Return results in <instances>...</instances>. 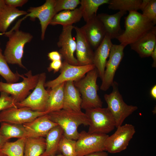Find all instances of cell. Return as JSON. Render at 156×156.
Here are the masks:
<instances>
[{
	"instance_id": "obj_1",
	"label": "cell",
	"mask_w": 156,
	"mask_h": 156,
	"mask_svg": "<svg viewBox=\"0 0 156 156\" xmlns=\"http://www.w3.org/2000/svg\"><path fill=\"white\" fill-rule=\"evenodd\" d=\"M25 18L19 20L10 30L0 34H4L9 39L6 43L3 54L7 63L17 64L25 69L22 62L24 49L25 44L31 40L33 36L29 33L19 29L21 22Z\"/></svg>"
},
{
	"instance_id": "obj_2",
	"label": "cell",
	"mask_w": 156,
	"mask_h": 156,
	"mask_svg": "<svg viewBox=\"0 0 156 156\" xmlns=\"http://www.w3.org/2000/svg\"><path fill=\"white\" fill-rule=\"evenodd\" d=\"M49 119L63 129V135L69 139L76 140L79 133L78 127L81 125L89 126L90 122L85 113L81 111L62 109L47 114Z\"/></svg>"
},
{
	"instance_id": "obj_3",
	"label": "cell",
	"mask_w": 156,
	"mask_h": 156,
	"mask_svg": "<svg viewBox=\"0 0 156 156\" xmlns=\"http://www.w3.org/2000/svg\"><path fill=\"white\" fill-rule=\"evenodd\" d=\"M125 19V29L116 39L125 47L138 41L155 26L152 22L137 11L129 12Z\"/></svg>"
},
{
	"instance_id": "obj_4",
	"label": "cell",
	"mask_w": 156,
	"mask_h": 156,
	"mask_svg": "<svg viewBox=\"0 0 156 156\" xmlns=\"http://www.w3.org/2000/svg\"><path fill=\"white\" fill-rule=\"evenodd\" d=\"M99 77L96 69L91 70L81 79L74 82L81 95V108L85 110L102 107L103 102L98 94L97 80Z\"/></svg>"
},
{
	"instance_id": "obj_5",
	"label": "cell",
	"mask_w": 156,
	"mask_h": 156,
	"mask_svg": "<svg viewBox=\"0 0 156 156\" xmlns=\"http://www.w3.org/2000/svg\"><path fill=\"white\" fill-rule=\"evenodd\" d=\"M113 90L109 94L104 97L108 109L114 119L116 127L122 125L125 119L138 109L136 106L127 105L124 101L118 87V84L114 81Z\"/></svg>"
},
{
	"instance_id": "obj_6",
	"label": "cell",
	"mask_w": 156,
	"mask_h": 156,
	"mask_svg": "<svg viewBox=\"0 0 156 156\" xmlns=\"http://www.w3.org/2000/svg\"><path fill=\"white\" fill-rule=\"evenodd\" d=\"M24 75L19 74L23 80L19 83H8L0 81V92H5L14 99L16 103L22 102L31 93L30 91L34 89L39 79V74L33 75L30 70Z\"/></svg>"
},
{
	"instance_id": "obj_7",
	"label": "cell",
	"mask_w": 156,
	"mask_h": 156,
	"mask_svg": "<svg viewBox=\"0 0 156 156\" xmlns=\"http://www.w3.org/2000/svg\"><path fill=\"white\" fill-rule=\"evenodd\" d=\"M85 111L90 122L88 133L107 134L116 127L114 118L107 107H96Z\"/></svg>"
},
{
	"instance_id": "obj_8",
	"label": "cell",
	"mask_w": 156,
	"mask_h": 156,
	"mask_svg": "<svg viewBox=\"0 0 156 156\" xmlns=\"http://www.w3.org/2000/svg\"><path fill=\"white\" fill-rule=\"evenodd\" d=\"M46 79L45 73L39 74L37 84L33 92L23 101L16 103V107H27L34 111L46 112L49 95V89L46 90L44 86Z\"/></svg>"
},
{
	"instance_id": "obj_9",
	"label": "cell",
	"mask_w": 156,
	"mask_h": 156,
	"mask_svg": "<svg viewBox=\"0 0 156 156\" xmlns=\"http://www.w3.org/2000/svg\"><path fill=\"white\" fill-rule=\"evenodd\" d=\"M117 128L113 134L108 136L104 143L105 151L110 153L125 150L135 132V127L131 124H126Z\"/></svg>"
},
{
	"instance_id": "obj_10",
	"label": "cell",
	"mask_w": 156,
	"mask_h": 156,
	"mask_svg": "<svg viewBox=\"0 0 156 156\" xmlns=\"http://www.w3.org/2000/svg\"><path fill=\"white\" fill-rule=\"evenodd\" d=\"M107 134L90 133L83 131L76 140L77 156H85L95 152L105 151L104 143Z\"/></svg>"
},
{
	"instance_id": "obj_11",
	"label": "cell",
	"mask_w": 156,
	"mask_h": 156,
	"mask_svg": "<svg viewBox=\"0 0 156 156\" xmlns=\"http://www.w3.org/2000/svg\"><path fill=\"white\" fill-rule=\"evenodd\" d=\"M95 68L94 64L75 66L64 60L60 70V75L55 79L46 82L45 87L51 89L67 81H77L83 77L89 71Z\"/></svg>"
},
{
	"instance_id": "obj_12",
	"label": "cell",
	"mask_w": 156,
	"mask_h": 156,
	"mask_svg": "<svg viewBox=\"0 0 156 156\" xmlns=\"http://www.w3.org/2000/svg\"><path fill=\"white\" fill-rule=\"evenodd\" d=\"M126 47L120 44H113L107 61L103 78L100 86L101 90L105 91L112 86L116 71L124 56V50Z\"/></svg>"
},
{
	"instance_id": "obj_13",
	"label": "cell",
	"mask_w": 156,
	"mask_h": 156,
	"mask_svg": "<svg viewBox=\"0 0 156 156\" xmlns=\"http://www.w3.org/2000/svg\"><path fill=\"white\" fill-rule=\"evenodd\" d=\"M47 113L31 110L27 107H11L0 112V123L23 125Z\"/></svg>"
},
{
	"instance_id": "obj_14",
	"label": "cell",
	"mask_w": 156,
	"mask_h": 156,
	"mask_svg": "<svg viewBox=\"0 0 156 156\" xmlns=\"http://www.w3.org/2000/svg\"><path fill=\"white\" fill-rule=\"evenodd\" d=\"M74 26L73 25L63 26L57 44L60 48L59 52L64 61L70 64L79 66L74 55L76 42L72 37V32Z\"/></svg>"
},
{
	"instance_id": "obj_15",
	"label": "cell",
	"mask_w": 156,
	"mask_h": 156,
	"mask_svg": "<svg viewBox=\"0 0 156 156\" xmlns=\"http://www.w3.org/2000/svg\"><path fill=\"white\" fill-rule=\"evenodd\" d=\"M55 0H46L42 5L36 7H31L27 10L29 12L25 15L29 16L31 20L38 19L41 27V38H44L46 31L52 18L56 14L55 10Z\"/></svg>"
},
{
	"instance_id": "obj_16",
	"label": "cell",
	"mask_w": 156,
	"mask_h": 156,
	"mask_svg": "<svg viewBox=\"0 0 156 156\" xmlns=\"http://www.w3.org/2000/svg\"><path fill=\"white\" fill-rule=\"evenodd\" d=\"M74 29L76 32V59L79 66L93 64L94 52L83 30L77 26H74Z\"/></svg>"
},
{
	"instance_id": "obj_17",
	"label": "cell",
	"mask_w": 156,
	"mask_h": 156,
	"mask_svg": "<svg viewBox=\"0 0 156 156\" xmlns=\"http://www.w3.org/2000/svg\"><path fill=\"white\" fill-rule=\"evenodd\" d=\"M91 47L96 49L106 36L105 29L102 22L94 16L81 27Z\"/></svg>"
},
{
	"instance_id": "obj_18",
	"label": "cell",
	"mask_w": 156,
	"mask_h": 156,
	"mask_svg": "<svg viewBox=\"0 0 156 156\" xmlns=\"http://www.w3.org/2000/svg\"><path fill=\"white\" fill-rule=\"evenodd\" d=\"M23 125L26 131L27 138L46 136L51 129L58 125L49 119L47 114Z\"/></svg>"
},
{
	"instance_id": "obj_19",
	"label": "cell",
	"mask_w": 156,
	"mask_h": 156,
	"mask_svg": "<svg viewBox=\"0 0 156 156\" xmlns=\"http://www.w3.org/2000/svg\"><path fill=\"white\" fill-rule=\"evenodd\" d=\"M127 12L119 11L113 14L101 13L97 15L102 23L106 32V35L111 40L116 39L124 31L122 29L120 21L122 17Z\"/></svg>"
},
{
	"instance_id": "obj_20",
	"label": "cell",
	"mask_w": 156,
	"mask_h": 156,
	"mask_svg": "<svg viewBox=\"0 0 156 156\" xmlns=\"http://www.w3.org/2000/svg\"><path fill=\"white\" fill-rule=\"evenodd\" d=\"M111 40L106 35L94 52L93 64L96 69L99 77L102 79L107 59L109 57L113 45Z\"/></svg>"
},
{
	"instance_id": "obj_21",
	"label": "cell",
	"mask_w": 156,
	"mask_h": 156,
	"mask_svg": "<svg viewBox=\"0 0 156 156\" xmlns=\"http://www.w3.org/2000/svg\"><path fill=\"white\" fill-rule=\"evenodd\" d=\"M131 48L142 58L151 56L156 46V27L134 43L130 44Z\"/></svg>"
},
{
	"instance_id": "obj_22",
	"label": "cell",
	"mask_w": 156,
	"mask_h": 156,
	"mask_svg": "<svg viewBox=\"0 0 156 156\" xmlns=\"http://www.w3.org/2000/svg\"><path fill=\"white\" fill-rule=\"evenodd\" d=\"M81 98L74 82L68 81L65 82L64 99L63 109L81 111Z\"/></svg>"
},
{
	"instance_id": "obj_23",
	"label": "cell",
	"mask_w": 156,
	"mask_h": 156,
	"mask_svg": "<svg viewBox=\"0 0 156 156\" xmlns=\"http://www.w3.org/2000/svg\"><path fill=\"white\" fill-rule=\"evenodd\" d=\"M65 83L64 82L48 89L49 95L45 111L47 114L63 109Z\"/></svg>"
},
{
	"instance_id": "obj_24",
	"label": "cell",
	"mask_w": 156,
	"mask_h": 156,
	"mask_svg": "<svg viewBox=\"0 0 156 156\" xmlns=\"http://www.w3.org/2000/svg\"><path fill=\"white\" fill-rule=\"evenodd\" d=\"M82 17V10L80 6L73 10L62 11L56 14L49 24L52 25H60L63 26L73 25V23L79 22Z\"/></svg>"
},
{
	"instance_id": "obj_25",
	"label": "cell",
	"mask_w": 156,
	"mask_h": 156,
	"mask_svg": "<svg viewBox=\"0 0 156 156\" xmlns=\"http://www.w3.org/2000/svg\"><path fill=\"white\" fill-rule=\"evenodd\" d=\"M62 129L57 125L51 129L46 135V148L40 156H53L58 151L59 144L63 135Z\"/></svg>"
},
{
	"instance_id": "obj_26",
	"label": "cell",
	"mask_w": 156,
	"mask_h": 156,
	"mask_svg": "<svg viewBox=\"0 0 156 156\" xmlns=\"http://www.w3.org/2000/svg\"><path fill=\"white\" fill-rule=\"evenodd\" d=\"M28 13L6 5L0 14V32L1 34L7 31L11 23L17 18L22 15H26Z\"/></svg>"
},
{
	"instance_id": "obj_27",
	"label": "cell",
	"mask_w": 156,
	"mask_h": 156,
	"mask_svg": "<svg viewBox=\"0 0 156 156\" xmlns=\"http://www.w3.org/2000/svg\"><path fill=\"white\" fill-rule=\"evenodd\" d=\"M45 148V139L43 137L27 138L24 156H40Z\"/></svg>"
},
{
	"instance_id": "obj_28",
	"label": "cell",
	"mask_w": 156,
	"mask_h": 156,
	"mask_svg": "<svg viewBox=\"0 0 156 156\" xmlns=\"http://www.w3.org/2000/svg\"><path fill=\"white\" fill-rule=\"evenodd\" d=\"M0 135L7 140L13 138L19 139L27 137L26 131L23 125L5 122L1 123Z\"/></svg>"
},
{
	"instance_id": "obj_29",
	"label": "cell",
	"mask_w": 156,
	"mask_h": 156,
	"mask_svg": "<svg viewBox=\"0 0 156 156\" xmlns=\"http://www.w3.org/2000/svg\"><path fill=\"white\" fill-rule=\"evenodd\" d=\"M109 0H81V7L82 12V17L86 22L94 16L97 15L98 8L104 4H108Z\"/></svg>"
},
{
	"instance_id": "obj_30",
	"label": "cell",
	"mask_w": 156,
	"mask_h": 156,
	"mask_svg": "<svg viewBox=\"0 0 156 156\" xmlns=\"http://www.w3.org/2000/svg\"><path fill=\"white\" fill-rule=\"evenodd\" d=\"M142 0H109L108 8L127 12L140 10Z\"/></svg>"
},
{
	"instance_id": "obj_31",
	"label": "cell",
	"mask_w": 156,
	"mask_h": 156,
	"mask_svg": "<svg viewBox=\"0 0 156 156\" xmlns=\"http://www.w3.org/2000/svg\"><path fill=\"white\" fill-rule=\"evenodd\" d=\"M27 138H19L14 142H5L0 150L7 156H24Z\"/></svg>"
},
{
	"instance_id": "obj_32",
	"label": "cell",
	"mask_w": 156,
	"mask_h": 156,
	"mask_svg": "<svg viewBox=\"0 0 156 156\" xmlns=\"http://www.w3.org/2000/svg\"><path fill=\"white\" fill-rule=\"evenodd\" d=\"M2 51L0 48V75L5 79L7 83L16 82L20 77L19 74L17 71L16 73H14L10 70Z\"/></svg>"
},
{
	"instance_id": "obj_33",
	"label": "cell",
	"mask_w": 156,
	"mask_h": 156,
	"mask_svg": "<svg viewBox=\"0 0 156 156\" xmlns=\"http://www.w3.org/2000/svg\"><path fill=\"white\" fill-rule=\"evenodd\" d=\"M76 145V140L63 135L59 144L58 151L64 156H77Z\"/></svg>"
},
{
	"instance_id": "obj_34",
	"label": "cell",
	"mask_w": 156,
	"mask_h": 156,
	"mask_svg": "<svg viewBox=\"0 0 156 156\" xmlns=\"http://www.w3.org/2000/svg\"><path fill=\"white\" fill-rule=\"evenodd\" d=\"M80 3L79 0H55V11L57 14L62 10H73Z\"/></svg>"
},
{
	"instance_id": "obj_35",
	"label": "cell",
	"mask_w": 156,
	"mask_h": 156,
	"mask_svg": "<svg viewBox=\"0 0 156 156\" xmlns=\"http://www.w3.org/2000/svg\"><path fill=\"white\" fill-rule=\"evenodd\" d=\"M142 14L155 25L156 24V0H150L142 11Z\"/></svg>"
},
{
	"instance_id": "obj_36",
	"label": "cell",
	"mask_w": 156,
	"mask_h": 156,
	"mask_svg": "<svg viewBox=\"0 0 156 156\" xmlns=\"http://www.w3.org/2000/svg\"><path fill=\"white\" fill-rule=\"evenodd\" d=\"M16 103L11 96L4 92H1L0 96V111L11 107H17Z\"/></svg>"
},
{
	"instance_id": "obj_37",
	"label": "cell",
	"mask_w": 156,
	"mask_h": 156,
	"mask_svg": "<svg viewBox=\"0 0 156 156\" xmlns=\"http://www.w3.org/2000/svg\"><path fill=\"white\" fill-rule=\"evenodd\" d=\"M6 5L9 6L16 8L17 7H22L28 1L27 0H4Z\"/></svg>"
},
{
	"instance_id": "obj_38",
	"label": "cell",
	"mask_w": 156,
	"mask_h": 156,
	"mask_svg": "<svg viewBox=\"0 0 156 156\" xmlns=\"http://www.w3.org/2000/svg\"><path fill=\"white\" fill-rule=\"evenodd\" d=\"M62 62L61 60L51 61L47 69L49 72L53 71L55 73L60 70L62 65Z\"/></svg>"
},
{
	"instance_id": "obj_39",
	"label": "cell",
	"mask_w": 156,
	"mask_h": 156,
	"mask_svg": "<svg viewBox=\"0 0 156 156\" xmlns=\"http://www.w3.org/2000/svg\"><path fill=\"white\" fill-rule=\"evenodd\" d=\"M47 56L49 59L51 61L61 60L62 56L60 53L57 51H53L48 53Z\"/></svg>"
},
{
	"instance_id": "obj_40",
	"label": "cell",
	"mask_w": 156,
	"mask_h": 156,
	"mask_svg": "<svg viewBox=\"0 0 156 156\" xmlns=\"http://www.w3.org/2000/svg\"><path fill=\"white\" fill-rule=\"evenodd\" d=\"M105 151L95 152L89 154L85 156H108V153Z\"/></svg>"
},
{
	"instance_id": "obj_41",
	"label": "cell",
	"mask_w": 156,
	"mask_h": 156,
	"mask_svg": "<svg viewBox=\"0 0 156 156\" xmlns=\"http://www.w3.org/2000/svg\"><path fill=\"white\" fill-rule=\"evenodd\" d=\"M153 60L152 64V66L153 68H156V46H155L151 56Z\"/></svg>"
},
{
	"instance_id": "obj_42",
	"label": "cell",
	"mask_w": 156,
	"mask_h": 156,
	"mask_svg": "<svg viewBox=\"0 0 156 156\" xmlns=\"http://www.w3.org/2000/svg\"><path fill=\"white\" fill-rule=\"evenodd\" d=\"M151 96L154 99H156V85H155L151 88L150 91Z\"/></svg>"
},
{
	"instance_id": "obj_43",
	"label": "cell",
	"mask_w": 156,
	"mask_h": 156,
	"mask_svg": "<svg viewBox=\"0 0 156 156\" xmlns=\"http://www.w3.org/2000/svg\"><path fill=\"white\" fill-rule=\"evenodd\" d=\"M6 5L4 0H0V14L4 10Z\"/></svg>"
},
{
	"instance_id": "obj_44",
	"label": "cell",
	"mask_w": 156,
	"mask_h": 156,
	"mask_svg": "<svg viewBox=\"0 0 156 156\" xmlns=\"http://www.w3.org/2000/svg\"><path fill=\"white\" fill-rule=\"evenodd\" d=\"M8 141V140L5 139L0 135V148L5 142Z\"/></svg>"
},
{
	"instance_id": "obj_45",
	"label": "cell",
	"mask_w": 156,
	"mask_h": 156,
	"mask_svg": "<svg viewBox=\"0 0 156 156\" xmlns=\"http://www.w3.org/2000/svg\"><path fill=\"white\" fill-rule=\"evenodd\" d=\"M0 156H7L0 150Z\"/></svg>"
},
{
	"instance_id": "obj_46",
	"label": "cell",
	"mask_w": 156,
	"mask_h": 156,
	"mask_svg": "<svg viewBox=\"0 0 156 156\" xmlns=\"http://www.w3.org/2000/svg\"><path fill=\"white\" fill-rule=\"evenodd\" d=\"M53 156H64L62 154H59L57 155H55Z\"/></svg>"
},
{
	"instance_id": "obj_47",
	"label": "cell",
	"mask_w": 156,
	"mask_h": 156,
	"mask_svg": "<svg viewBox=\"0 0 156 156\" xmlns=\"http://www.w3.org/2000/svg\"><path fill=\"white\" fill-rule=\"evenodd\" d=\"M1 45V42H0V45Z\"/></svg>"
}]
</instances>
